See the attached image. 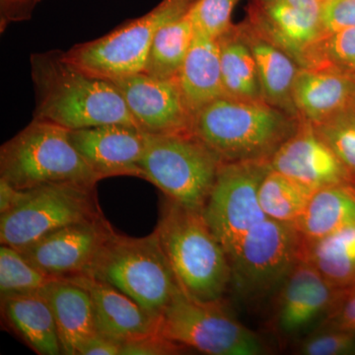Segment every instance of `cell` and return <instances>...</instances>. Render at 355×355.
<instances>
[{"label":"cell","instance_id":"obj_17","mask_svg":"<svg viewBox=\"0 0 355 355\" xmlns=\"http://www.w3.org/2000/svg\"><path fill=\"white\" fill-rule=\"evenodd\" d=\"M69 137L84 160L101 179L141 178L139 162L146 148V133L139 128L111 123L69 130Z\"/></svg>","mask_w":355,"mask_h":355},{"label":"cell","instance_id":"obj_14","mask_svg":"<svg viewBox=\"0 0 355 355\" xmlns=\"http://www.w3.org/2000/svg\"><path fill=\"white\" fill-rule=\"evenodd\" d=\"M140 130L150 135L191 132L193 116L176 79L144 72L114 79Z\"/></svg>","mask_w":355,"mask_h":355},{"label":"cell","instance_id":"obj_42","mask_svg":"<svg viewBox=\"0 0 355 355\" xmlns=\"http://www.w3.org/2000/svg\"><path fill=\"white\" fill-rule=\"evenodd\" d=\"M320 1H323V0H320Z\"/></svg>","mask_w":355,"mask_h":355},{"label":"cell","instance_id":"obj_39","mask_svg":"<svg viewBox=\"0 0 355 355\" xmlns=\"http://www.w3.org/2000/svg\"><path fill=\"white\" fill-rule=\"evenodd\" d=\"M350 108L354 110V111L355 112V96L354 97V100H352V105H350Z\"/></svg>","mask_w":355,"mask_h":355},{"label":"cell","instance_id":"obj_8","mask_svg":"<svg viewBox=\"0 0 355 355\" xmlns=\"http://www.w3.org/2000/svg\"><path fill=\"white\" fill-rule=\"evenodd\" d=\"M160 334L184 349L210 355H259L260 336L226 310L223 301L202 302L181 288L160 318Z\"/></svg>","mask_w":355,"mask_h":355},{"label":"cell","instance_id":"obj_26","mask_svg":"<svg viewBox=\"0 0 355 355\" xmlns=\"http://www.w3.org/2000/svg\"><path fill=\"white\" fill-rule=\"evenodd\" d=\"M300 260L314 266L336 288L354 286L355 223L316 241H302Z\"/></svg>","mask_w":355,"mask_h":355},{"label":"cell","instance_id":"obj_31","mask_svg":"<svg viewBox=\"0 0 355 355\" xmlns=\"http://www.w3.org/2000/svg\"><path fill=\"white\" fill-rule=\"evenodd\" d=\"M355 179V112L343 110L321 123L312 125Z\"/></svg>","mask_w":355,"mask_h":355},{"label":"cell","instance_id":"obj_41","mask_svg":"<svg viewBox=\"0 0 355 355\" xmlns=\"http://www.w3.org/2000/svg\"><path fill=\"white\" fill-rule=\"evenodd\" d=\"M352 190H354V193L355 195V182H354V186H352Z\"/></svg>","mask_w":355,"mask_h":355},{"label":"cell","instance_id":"obj_27","mask_svg":"<svg viewBox=\"0 0 355 355\" xmlns=\"http://www.w3.org/2000/svg\"><path fill=\"white\" fill-rule=\"evenodd\" d=\"M196 32L191 10L163 26L154 38L142 72L158 79H176Z\"/></svg>","mask_w":355,"mask_h":355},{"label":"cell","instance_id":"obj_40","mask_svg":"<svg viewBox=\"0 0 355 355\" xmlns=\"http://www.w3.org/2000/svg\"><path fill=\"white\" fill-rule=\"evenodd\" d=\"M349 76L352 77V78L354 79V80L355 81V72L354 73L350 74Z\"/></svg>","mask_w":355,"mask_h":355},{"label":"cell","instance_id":"obj_21","mask_svg":"<svg viewBox=\"0 0 355 355\" xmlns=\"http://www.w3.org/2000/svg\"><path fill=\"white\" fill-rule=\"evenodd\" d=\"M41 293L53 311L62 354H78L83 343L97 335L88 291L71 280L53 279L42 289Z\"/></svg>","mask_w":355,"mask_h":355},{"label":"cell","instance_id":"obj_19","mask_svg":"<svg viewBox=\"0 0 355 355\" xmlns=\"http://www.w3.org/2000/svg\"><path fill=\"white\" fill-rule=\"evenodd\" d=\"M355 96V81L330 69L300 67L293 86V103L299 120L321 123L349 108Z\"/></svg>","mask_w":355,"mask_h":355},{"label":"cell","instance_id":"obj_18","mask_svg":"<svg viewBox=\"0 0 355 355\" xmlns=\"http://www.w3.org/2000/svg\"><path fill=\"white\" fill-rule=\"evenodd\" d=\"M65 279L76 282L88 291L98 335L123 345L160 334V318L149 314L111 284L85 275Z\"/></svg>","mask_w":355,"mask_h":355},{"label":"cell","instance_id":"obj_4","mask_svg":"<svg viewBox=\"0 0 355 355\" xmlns=\"http://www.w3.org/2000/svg\"><path fill=\"white\" fill-rule=\"evenodd\" d=\"M0 180L30 190L51 184L95 188L102 179L73 146L69 130L33 119L1 146Z\"/></svg>","mask_w":355,"mask_h":355},{"label":"cell","instance_id":"obj_2","mask_svg":"<svg viewBox=\"0 0 355 355\" xmlns=\"http://www.w3.org/2000/svg\"><path fill=\"white\" fill-rule=\"evenodd\" d=\"M299 123L265 101L222 97L195 114L191 132L223 163L268 161Z\"/></svg>","mask_w":355,"mask_h":355},{"label":"cell","instance_id":"obj_12","mask_svg":"<svg viewBox=\"0 0 355 355\" xmlns=\"http://www.w3.org/2000/svg\"><path fill=\"white\" fill-rule=\"evenodd\" d=\"M321 6L320 0H251L244 23L302 67L322 37Z\"/></svg>","mask_w":355,"mask_h":355},{"label":"cell","instance_id":"obj_35","mask_svg":"<svg viewBox=\"0 0 355 355\" xmlns=\"http://www.w3.org/2000/svg\"><path fill=\"white\" fill-rule=\"evenodd\" d=\"M354 27H355V0H323L322 1V37Z\"/></svg>","mask_w":355,"mask_h":355},{"label":"cell","instance_id":"obj_10","mask_svg":"<svg viewBox=\"0 0 355 355\" xmlns=\"http://www.w3.org/2000/svg\"><path fill=\"white\" fill-rule=\"evenodd\" d=\"M301 246L293 225L266 218L245 235L229 260L231 284L249 299L277 292L300 260Z\"/></svg>","mask_w":355,"mask_h":355},{"label":"cell","instance_id":"obj_3","mask_svg":"<svg viewBox=\"0 0 355 355\" xmlns=\"http://www.w3.org/2000/svg\"><path fill=\"white\" fill-rule=\"evenodd\" d=\"M155 231L180 288L202 302L222 300L232 279L230 261L202 211L167 198Z\"/></svg>","mask_w":355,"mask_h":355},{"label":"cell","instance_id":"obj_5","mask_svg":"<svg viewBox=\"0 0 355 355\" xmlns=\"http://www.w3.org/2000/svg\"><path fill=\"white\" fill-rule=\"evenodd\" d=\"M85 275L116 287L156 318L162 316L180 289L156 231L140 238L114 231Z\"/></svg>","mask_w":355,"mask_h":355},{"label":"cell","instance_id":"obj_36","mask_svg":"<svg viewBox=\"0 0 355 355\" xmlns=\"http://www.w3.org/2000/svg\"><path fill=\"white\" fill-rule=\"evenodd\" d=\"M184 347L172 342L161 334L146 336L139 340L123 343L121 354L123 355H169L184 352Z\"/></svg>","mask_w":355,"mask_h":355},{"label":"cell","instance_id":"obj_24","mask_svg":"<svg viewBox=\"0 0 355 355\" xmlns=\"http://www.w3.org/2000/svg\"><path fill=\"white\" fill-rule=\"evenodd\" d=\"M355 223L352 187L334 186L311 193L294 227L304 242L316 241Z\"/></svg>","mask_w":355,"mask_h":355},{"label":"cell","instance_id":"obj_29","mask_svg":"<svg viewBox=\"0 0 355 355\" xmlns=\"http://www.w3.org/2000/svg\"><path fill=\"white\" fill-rule=\"evenodd\" d=\"M303 69H330L340 73L355 72V27L322 37L305 55Z\"/></svg>","mask_w":355,"mask_h":355},{"label":"cell","instance_id":"obj_15","mask_svg":"<svg viewBox=\"0 0 355 355\" xmlns=\"http://www.w3.org/2000/svg\"><path fill=\"white\" fill-rule=\"evenodd\" d=\"M272 170L308 190L354 186L352 173L318 135L313 125L300 121L296 132L270 157Z\"/></svg>","mask_w":355,"mask_h":355},{"label":"cell","instance_id":"obj_16","mask_svg":"<svg viewBox=\"0 0 355 355\" xmlns=\"http://www.w3.org/2000/svg\"><path fill=\"white\" fill-rule=\"evenodd\" d=\"M338 289L314 266L299 260L277 291L275 328L284 335H295L323 320Z\"/></svg>","mask_w":355,"mask_h":355},{"label":"cell","instance_id":"obj_34","mask_svg":"<svg viewBox=\"0 0 355 355\" xmlns=\"http://www.w3.org/2000/svg\"><path fill=\"white\" fill-rule=\"evenodd\" d=\"M322 328L336 329L355 335V284L338 289Z\"/></svg>","mask_w":355,"mask_h":355},{"label":"cell","instance_id":"obj_22","mask_svg":"<svg viewBox=\"0 0 355 355\" xmlns=\"http://www.w3.org/2000/svg\"><path fill=\"white\" fill-rule=\"evenodd\" d=\"M177 80L184 102L193 116L209 103L225 97L221 80L218 39L197 28Z\"/></svg>","mask_w":355,"mask_h":355},{"label":"cell","instance_id":"obj_7","mask_svg":"<svg viewBox=\"0 0 355 355\" xmlns=\"http://www.w3.org/2000/svg\"><path fill=\"white\" fill-rule=\"evenodd\" d=\"M195 2L161 0L148 13L128 21L101 38L76 44L65 51V57L88 73L109 80L140 73L159 30L188 13Z\"/></svg>","mask_w":355,"mask_h":355},{"label":"cell","instance_id":"obj_33","mask_svg":"<svg viewBox=\"0 0 355 355\" xmlns=\"http://www.w3.org/2000/svg\"><path fill=\"white\" fill-rule=\"evenodd\" d=\"M298 352L305 355L355 354V335L336 329L322 328L305 338Z\"/></svg>","mask_w":355,"mask_h":355},{"label":"cell","instance_id":"obj_25","mask_svg":"<svg viewBox=\"0 0 355 355\" xmlns=\"http://www.w3.org/2000/svg\"><path fill=\"white\" fill-rule=\"evenodd\" d=\"M224 95L242 101H263L258 69L239 24L219 36Z\"/></svg>","mask_w":355,"mask_h":355},{"label":"cell","instance_id":"obj_20","mask_svg":"<svg viewBox=\"0 0 355 355\" xmlns=\"http://www.w3.org/2000/svg\"><path fill=\"white\" fill-rule=\"evenodd\" d=\"M1 318L6 328L40 355L62 354L50 304L41 292L2 296Z\"/></svg>","mask_w":355,"mask_h":355},{"label":"cell","instance_id":"obj_32","mask_svg":"<svg viewBox=\"0 0 355 355\" xmlns=\"http://www.w3.org/2000/svg\"><path fill=\"white\" fill-rule=\"evenodd\" d=\"M240 0H196L191 15L196 27L218 38L233 26L232 13Z\"/></svg>","mask_w":355,"mask_h":355},{"label":"cell","instance_id":"obj_28","mask_svg":"<svg viewBox=\"0 0 355 355\" xmlns=\"http://www.w3.org/2000/svg\"><path fill=\"white\" fill-rule=\"evenodd\" d=\"M312 193L270 167L261 180L259 202L268 218L294 225L304 211Z\"/></svg>","mask_w":355,"mask_h":355},{"label":"cell","instance_id":"obj_6","mask_svg":"<svg viewBox=\"0 0 355 355\" xmlns=\"http://www.w3.org/2000/svg\"><path fill=\"white\" fill-rule=\"evenodd\" d=\"M222 163L193 132L146 133L139 168L142 179L155 184L168 200L202 211Z\"/></svg>","mask_w":355,"mask_h":355},{"label":"cell","instance_id":"obj_9","mask_svg":"<svg viewBox=\"0 0 355 355\" xmlns=\"http://www.w3.org/2000/svg\"><path fill=\"white\" fill-rule=\"evenodd\" d=\"M24 191L23 200L1 214V245L21 250L70 224L103 216L95 188L51 184Z\"/></svg>","mask_w":355,"mask_h":355},{"label":"cell","instance_id":"obj_23","mask_svg":"<svg viewBox=\"0 0 355 355\" xmlns=\"http://www.w3.org/2000/svg\"><path fill=\"white\" fill-rule=\"evenodd\" d=\"M239 26L256 62L263 101L299 120L293 86L300 67L284 51L252 31L244 21Z\"/></svg>","mask_w":355,"mask_h":355},{"label":"cell","instance_id":"obj_1","mask_svg":"<svg viewBox=\"0 0 355 355\" xmlns=\"http://www.w3.org/2000/svg\"><path fill=\"white\" fill-rule=\"evenodd\" d=\"M30 65L35 91L34 120L67 130L111 123L139 128L113 81L72 64L65 51L33 53Z\"/></svg>","mask_w":355,"mask_h":355},{"label":"cell","instance_id":"obj_37","mask_svg":"<svg viewBox=\"0 0 355 355\" xmlns=\"http://www.w3.org/2000/svg\"><path fill=\"white\" fill-rule=\"evenodd\" d=\"M43 0H0V32L9 25L32 18L35 9Z\"/></svg>","mask_w":355,"mask_h":355},{"label":"cell","instance_id":"obj_38","mask_svg":"<svg viewBox=\"0 0 355 355\" xmlns=\"http://www.w3.org/2000/svg\"><path fill=\"white\" fill-rule=\"evenodd\" d=\"M121 345L100 335H95L83 343L77 355H119Z\"/></svg>","mask_w":355,"mask_h":355},{"label":"cell","instance_id":"obj_30","mask_svg":"<svg viewBox=\"0 0 355 355\" xmlns=\"http://www.w3.org/2000/svg\"><path fill=\"white\" fill-rule=\"evenodd\" d=\"M51 277L33 266L19 250L0 248V293L2 296L41 292Z\"/></svg>","mask_w":355,"mask_h":355},{"label":"cell","instance_id":"obj_11","mask_svg":"<svg viewBox=\"0 0 355 355\" xmlns=\"http://www.w3.org/2000/svg\"><path fill=\"white\" fill-rule=\"evenodd\" d=\"M270 170L268 160L225 162L219 168L202 214L229 260L245 235L268 218L259 202V188Z\"/></svg>","mask_w":355,"mask_h":355},{"label":"cell","instance_id":"obj_13","mask_svg":"<svg viewBox=\"0 0 355 355\" xmlns=\"http://www.w3.org/2000/svg\"><path fill=\"white\" fill-rule=\"evenodd\" d=\"M113 232L101 216L58 229L20 252L51 279H69L87 272L100 248Z\"/></svg>","mask_w":355,"mask_h":355}]
</instances>
